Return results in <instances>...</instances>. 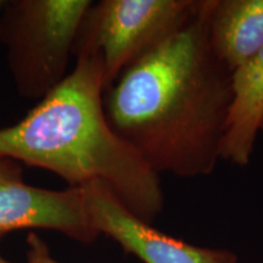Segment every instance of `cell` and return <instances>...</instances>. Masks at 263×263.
<instances>
[{
	"label": "cell",
	"instance_id": "1",
	"mask_svg": "<svg viewBox=\"0 0 263 263\" xmlns=\"http://www.w3.org/2000/svg\"><path fill=\"white\" fill-rule=\"evenodd\" d=\"M211 0L121 73L104 93L114 130L160 176L211 174L233 105V72L209 41Z\"/></svg>",
	"mask_w": 263,
	"mask_h": 263
},
{
	"label": "cell",
	"instance_id": "2",
	"mask_svg": "<svg viewBox=\"0 0 263 263\" xmlns=\"http://www.w3.org/2000/svg\"><path fill=\"white\" fill-rule=\"evenodd\" d=\"M76 61L22 120L0 128V155L55 173L70 188L103 183L151 224L164 205L160 176L108 123L100 59L85 55Z\"/></svg>",
	"mask_w": 263,
	"mask_h": 263
},
{
	"label": "cell",
	"instance_id": "3",
	"mask_svg": "<svg viewBox=\"0 0 263 263\" xmlns=\"http://www.w3.org/2000/svg\"><path fill=\"white\" fill-rule=\"evenodd\" d=\"M90 4V0L5 2L0 44L18 95L41 101L67 77L78 29Z\"/></svg>",
	"mask_w": 263,
	"mask_h": 263
},
{
	"label": "cell",
	"instance_id": "4",
	"mask_svg": "<svg viewBox=\"0 0 263 263\" xmlns=\"http://www.w3.org/2000/svg\"><path fill=\"white\" fill-rule=\"evenodd\" d=\"M197 0H101L82 20L73 58L97 57L104 68L105 90L150 49L178 29Z\"/></svg>",
	"mask_w": 263,
	"mask_h": 263
},
{
	"label": "cell",
	"instance_id": "5",
	"mask_svg": "<svg viewBox=\"0 0 263 263\" xmlns=\"http://www.w3.org/2000/svg\"><path fill=\"white\" fill-rule=\"evenodd\" d=\"M24 229L54 230L83 244L100 236L83 188L51 190L29 185L17 161L0 155V242L9 233Z\"/></svg>",
	"mask_w": 263,
	"mask_h": 263
},
{
	"label": "cell",
	"instance_id": "6",
	"mask_svg": "<svg viewBox=\"0 0 263 263\" xmlns=\"http://www.w3.org/2000/svg\"><path fill=\"white\" fill-rule=\"evenodd\" d=\"M82 188L99 234L107 235L144 263H238L230 250L200 248L155 229L127 210L103 183Z\"/></svg>",
	"mask_w": 263,
	"mask_h": 263
},
{
	"label": "cell",
	"instance_id": "7",
	"mask_svg": "<svg viewBox=\"0 0 263 263\" xmlns=\"http://www.w3.org/2000/svg\"><path fill=\"white\" fill-rule=\"evenodd\" d=\"M207 29L215 55L234 72L263 49V0H211Z\"/></svg>",
	"mask_w": 263,
	"mask_h": 263
},
{
	"label": "cell",
	"instance_id": "8",
	"mask_svg": "<svg viewBox=\"0 0 263 263\" xmlns=\"http://www.w3.org/2000/svg\"><path fill=\"white\" fill-rule=\"evenodd\" d=\"M233 105L222 145V160L250 163L263 120V49L233 72Z\"/></svg>",
	"mask_w": 263,
	"mask_h": 263
},
{
	"label": "cell",
	"instance_id": "9",
	"mask_svg": "<svg viewBox=\"0 0 263 263\" xmlns=\"http://www.w3.org/2000/svg\"><path fill=\"white\" fill-rule=\"evenodd\" d=\"M27 263H60L52 257L47 242L35 233H29L27 236Z\"/></svg>",
	"mask_w": 263,
	"mask_h": 263
},
{
	"label": "cell",
	"instance_id": "10",
	"mask_svg": "<svg viewBox=\"0 0 263 263\" xmlns=\"http://www.w3.org/2000/svg\"><path fill=\"white\" fill-rule=\"evenodd\" d=\"M0 263H12V262H10V261H8V259H5L4 257H3V256H0Z\"/></svg>",
	"mask_w": 263,
	"mask_h": 263
},
{
	"label": "cell",
	"instance_id": "11",
	"mask_svg": "<svg viewBox=\"0 0 263 263\" xmlns=\"http://www.w3.org/2000/svg\"><path fill=\"white\" fill-rule=\"evenodd\" d=\"M4 4H5V2H2V0H0V6H4Z\"/></svg>",
	"mask_w": 263,
	"mask_h": 263
},
{
	"label": "cell",
	"instance_id": "12",
	"mask_svg": "<svg viewBox=\"0 0 263 263\" xmlns=\"http://www.w3.org/2000/svg\"><path fill=\"white\" fill-rule=\"evenodd\" d=\"M259 132H263V120H262V123H261V130Z\"/></svg>",
	"mask_w": 263,
	"mask_h": 263
}]
</instances>
